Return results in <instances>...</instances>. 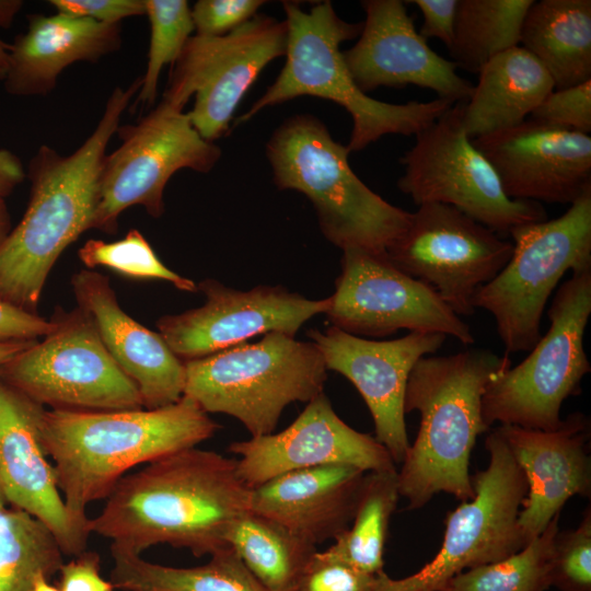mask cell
I'll return each mask as SVG.
<instances>
[{"label":"cell","mask_w":591,"mask_h":591,"mask_svg":"<svg viewBox=\"0 0 591 591\" xmlns=\"http://www.w3.org/2000/svg\"><path fill=\"white\" fill-rule=\"evenodd\" d=\"M26 19V31L10 45L9 69L2 81L10 95L45 96L69 66L97 62L118 51L123 44L121 23H100L60 13H36Z\"/></svg>","instance_id":"26"},{"label":"cell","mask_w":591,"mask_h":591,"mask_svg":"<svg viewBox=\"0 0 591 591\" xmlns=\"http://www.w3.org/2000/svg\"><path fill=\"white\" fill-rule=\"evenodd\" d=\"M46 408L0 378V489L7 503L43 522L62 553L86 551L90 526L69 513L42 438Z\"/></svg>","instance_id":"20"},{"label":"cell","mask_w":591,"mask_h":591,"mask_svg":"<svg viewBox=\"0 0 591 591\" xmlns=\"http://www.w3.org/2000/svg\"><path fill=\"white\" fill-rule=\"evenodd\" d=\"M120 146L105 154L92 229L115 234L123 211L141 206L149 216L165 211L164 189L182 169L210 172L221 149L205 140L187 113L161 101L136 124L119 125Z\"/></svg>","instance_id":"13"},{"label":"cell","mask_w":591,"mask_h":591,"mask_svg":"<svg viewBox=\"0 0 591 591\" xmlns=\"http://www.w3.org/2000/svg\"><path fill=\"white\" fill-rule=\"evenodd\" d=\"M286 21L256 14L223 36L193 35L171 66L162 101L183 111L195 95L192 125L213 142L229 129L234 111L263 69L286 55Z\"/></svg>","instance_id":"14"},{"label":"cell","mask_w":591,"mask_h":591,"mask_svg":"<svg viewBox=\"0 0 591 591\" xmlns=\"http://www.w3.org/2000/svg\"><path fill=\"white\" fill-rule=\"evenodd\" d=\"M534 0H457L451 61L478 73L497 55L519 46L521 28Z\"/></svg>","instance_id":"32"},{"label":"cell","mask_w":591,"mask_h":591,"mask_svg":"<svg viewBox=\"0 0 591 591\" xmlns=\"http://www.w3.org/2000/svg\"><path fill=\"white\" fill-rule=\"evenodd\" d=\"M109 581L121 591H268L231 547L196 567L150 563L140 555L111 551Z\"/></svg>","instance_id":"29"},{"label":"cell","mask_w":591,"mask_h":591,"mask_svg":"<svg viewBox=\"0 0 591 591\" xmlns=\"http://www.w3.org/2000/svg\"><path fill=\"white\" fill-rule=\"evenodd\" d=\"M340 267L325 313L332 326L356 336L384 337L408 329L475 343L471 327L429 286L398 269L386 253L348 248Z\"/></svg>","instance_id":"16"},{"label":"cell","mask_w":591,"mask_h":591,"mask_svg":"<svg viewBox=\"0 0 591 591\" xmlns=\"http://www.w3.org/2000/svg\"><path fill=\"white\" fill-rule=\"evenodd\" d=\"M78 308L93 321L116 364L137 386L143 408L172 405L183 397L185 364L159 333L144 327L118 303L109 279L93 269L71 277Z\"/></svg>","instance_id":"24"},{"label":"cell","mask_w":591,"mask_h":591,"mask_svg":"<svg viewBox=\"0 0 591 591\" xmlns=\"http://www.w3.org/2000/svg\"><path fill=\"white\" fill-rule=\"evenodd\" d=\"M192 399L155 408L46 409L42 438L70 515L90 526L86 508L135 466L194 448L219 429Z\"/></svg>","instance_id":"3"},{"label":"cell","mask_w":591,"mask_h":591,"mask_svg":"<svg viewBox=\"0 0 591 591\" xmlns=\"http://www.w3.org/2000/svg\"><path fill=\"white\" fill-rule=\"evenodd\" d=\"M551 587L558 591H591V508L578 528L558 531L554 541Z\"/></svg>","instance_id":"37"},{"label":"cell","mask_w":591,"mask_h":591,"mask_svg":"<svg viewBox=\"0 0 591 591\" xmlns=\"http://www.w3.org/2000/svg\"><path fill=\"white\" fill-rule=\"evenodd\" d=\"M54 324L38 314L25 312L0 300V343L38 340Z\"/></svg>","instance_id":"43"},{"label":"cell","mask_w":591,"mask_h":591,"mask_svg":"<svg viewBox=\"0 0 591 591\" xmlns=\"http://www.w3.org/2000/svg\"><path fill=\"white\" fill-rule=\"evenodd\" d=\"M241 479L254 488L278 475L323 465H351L363 472L395 470L390 452L374 437L355 430L321 393L285 430L231 443Z\"/></svg>","instance_id":"19"},{"label":"cell","mask_w":591,"mask_h":591,"mask_svg":"<svg viewBox=\"0 0 591 591\" xmlns=\"http://www.w3.org/2000/svg\"><path fill=\"white\" fill-rule=\"evenodd\" d=\"M7 505L5 498L0 489V510L4 509Z\"/></svg>","instance_id":"51"},{"label":"cell","mask_w":591,"mask_h":591,"mask_svg":"<svg viewBox=\"0 0 591 591\" xmlns=\"http://www.w3.org/2000/svg\"><path fill=\"white\" fill-rule=\"evenodd\" d=\"M204 305L157 322L159 334L183 361L243 344L260 334L294 336L312 316L326 313L331 299L310 300L281 286H257L247 291L207 278L197 285Z\"/></svg>","instance_id":"17"},{"label":"cell","mask_w":591,"mask_h":591,"mask_svg":"<svg viewBox=\"0 0 591 591\" xmlns=\"http://www.w3.org/2000/svg\"><path fill=\"white\" fill-rule=\"evenodd\" d=\"M357 43L343 51L346 66L366 94L380 86L417 85L453 103L466 102L474 85L456 66L430 48L401 0H364Z\"/></svg>","instance_id":"22"},{"label":"cell","mask_w":591,"mask_h":591,"mask_svg":"<svg viewBox=\"0 0 591 591\" xmlns=\"http://www.w3.org/2000/svg\"><path fill=\"white\" fill-rule=\"evenodd\" d=\"M36 341L37 340H20L0 343V367Z\"/></svg>","instance_id":"47"},{"label":"cell","mask_w":591,"mask_h":591,"mask_svg":"<svg viewBox=\"0 0 591 591\" xmlns=\"http://www.w3.org/2000/svg\"><path fill=\"white\" fill-rule=\"evenodd\" d=\"M520 44L545 68L556 90L591 80V1H533Z\"/></svg>","instance_id":"28"},{"label":"cell","mask_w":591,"mask_h":591,"mask_svg":"<svg viewBox=\"0 0 591 591\" xmlns=\"http://www.w3.org/2000/svg\"><path fill=\"white\" fill-rule=\"evenodd\" d=\"M454 104L419 131L399 160L398 189L417 205L443 204L494 232L547 220L540 202L509 198L489 161L467 136L463 104Z\"/></svg>","instance_id":"10"},{"label":"cell","mask_w":591,"mask_h":591,"mask_svg":"<svg viewBox=\"0 0 591 591\" xmlns=\"http://www.w3.org/2000/svg\"><path fill=\"white\" fill-rule=\"evenodd\" d=\"M60 591H114L111 581L101 575V558L97 553L83 552L59 570Z\"/></svg>","instance_id":"42"},{"label":"cell","mask_w":591,"mask_h":591,"mask_svg":"<svg viewBox=\"0 0 591 591\" xmlns=\"http://www.w3.org/2000/svg\"><path fill=\"white\" fill-rule=\"evenodd\" d=\"M515 200L569 204L591 189V137L531 118L472 139Z\"/></svg>","instance_id":"21"},{"label":"cell","mask_w":591,"mask_h":591,"mask_svg":"<svg viewBox=\"0 0 591 591\" xmlns=\"http://www.w3.org/2000/svg\"><path fill=\"white\" fill-rule=\"evenodd\" d=\"M398 498L396 468L367 472L349 528L322 553L366 573L384 571L389 524Z\"/></svg>","instance_id":"31"},{"label":"cell","mask_w":591,"mask_h":591,"mask_svg":"<svg viewBox=\"0 0 591 591\" xmlns=\"http://www.w3.org/2000/svg\"><path fill=\"white\" fill-rule=\"evenodd\" d=\"M485 448L489 464L472 476L474 498L448 514L438 554L402 579L382 571L372 591H441L464 569L502 560L524 547L518 515L528 494L525 476L496 429L487 436Z\"/></svg>","instance_id":"12"},{"label":"cell","mask_w":591,"mask_h":591,"mask_svg":"<svg viewBox=\"0 0 591 591\" xmlns=\"http://www.w3.org/2000/svg\"><path fill=\"white\" fill-rule=\"evenodd\" d=\"M183 396L205 413L240 420L252 437L273 433L283 409L323 393L327 369L313 341L280 332L184 361Z\"/></svg>","instance_id":"7"},{"label":"cell","mask_w":591,"mask_h":591,"mask_svg":"<svg viewBox=\"0 0 591 591\" xmlns=\"http://www.w3.org/2000/svg\"><path fill=\"white\" fill-rule=\"evenodd\" d=\"M477 74L463 104V126L471 139L523 123L555 90L545 68L521 46L497 55Z\"/></svg>","instance_id":"27"},{"label":"cell","mask_w":591,"mask_h":591,"mask_svg":"<svg viewBox=\"0 0 591 591\" xmlns=\"http://www.w3.org/2000/svg\"><path fill=\"white\" fill-rule=\"evenodd\" d=\"M12 229L11 218L4 198H0V245Z\"/></svg>","instance_id":"48"},{"label":"cell","mask_w":591,"mask_h":591,"mask_svg":"<svg viewBox=\"0 0 591 591\" xmlns=\"http://www.w3.org/2000/svg\"><path fill=\"white\" fill-rule=\"evenodd\" d=\"M529 118L546 126L589 135L591 131V80L554 90Z\"/></svg>","instance_id":"38"},{"label":"cell","mask_w":591,"mask_h":591,"mask_svg":"<svg viewBox=\"0 0 591 591\" xmlns=\"http://www.w3.org/2000/svg\"><path fill=\"white\" fill-rule=\"evenodd\" d=\"M512 252V242L454 207L424 204L412 212L409 225L385 253L460 316L475 312V292L501 271Z\"/></svg>","instance_id":"15"},{"label":"cell","mask_w":591,"mask_h":591,"mask_svg":"<svg viewBox=\"0 0 591 591\" xmlns=\"http://www.w3.org/2000/svg\"><path fill=\"white\" fill-rule=\"evenodd\" d=\"M227 542L268 591H288L316 552L286 526L250 510L232 524Z\"/></svg>","instance_id":"30"},{"label":"cell","mask_w":591,"mask_h":591,"mask_svg":"<svg viewBox=\"0 0 591 591\" xmlns=\"http://www.w3.org/2000/svg\"><path fill=\"white\" fill-rule=\"evenodd\" d=\"M251 489L236 460L188 448L124 476L90 518V531L109 540L111 551L141 556L167 544L211 556L230 547L228 533L250 510Z\"/></svg>","instance_id":"1"},{"label":"cell","mask_w":591,"mask_h":591,"mask_svg":"<svg viewBox=\"0 0 591 591\" xmlns=\"http://www.w3.org/2000/svg\"><path fill=\"white\" fill-rule=\"evenodd\" d=\"M405 3L416 5L422 14L424 23L419 34L425 38H438L447 48L451 46L457 0H412Z\"/></svg>","instance_id":"44"},{"label":"cell","mask_w":591,"mask_h":591,"mask_svg":"<svg viewBox=\"0 0 591 591\" xmlns=\"http://www.w3.org/2000/svg\"><path fill=\"white\" fill-rule=\"evenodd\" d=\"M51 531L20 509L0 510V591H30L37 578L48 579L63 564Z\"/></svg>","instance_id":"33"},{"label":"cell","mask_w":591,"mask_h":591,"mask_svg":"<svg viewBox=\"0 0 591 591\" xmlns=\"http://www.w3.org/2000/svg\"><path fill=\"white\" fill-rule=\"evenodd\" d=\"M150 22L147 68L135 103L151 106L158 94L159 79L166 65H173L195 31L192 9L186 0H144Z\"/></svg>","instance_id":"35"},{"label":"cell","mask_w":591,"mask_h":591,"mask_svg":"<svg viewBox=\"0 0 591 591\" xmlns=\"http://www.w3.org/2000/svg\"><path fill=\"white\" fill-rule=\"evenodd\" d=\"M560 513L521 551L453 577L441 591H546Z\"/></svg>","instance_id":"34"},{"label":"cell","mask_w":591,"mask_h":591,"mask_svg":"<svg viewBox=\"0 0 591 591\" xmlns=\"http://www.w3.org/2000/svg\"><path fill=\"white\" fill-rule=\"evenodd\" d=\"M141 86H116L97 125L72 153L42 144L31 158L30 198L21 221L0 245V300L32 314L61 253L92 229L99 177L109 140Z\"/></svg>","instance_id":"2"},{"label":"cell","mask_w":591,"mask_h":591,"mask_svg":"<svg viewBox=\"0 0 591 591\" xmlns=\"http://www.w3.org/2000/svg\"><path fill=\"white\" fill-rule=\"evenodd\" d=\"M367 472L333 464L288 472L251 489L250 511L316 546L345 532Z\"/></svg>","instance_id":"25"},{"label":"cell","mask_w":591,"mask_h":591,"mask_svg":"<svg viewBox=\"0 0 591 591\" xmlns=\"http://www.w3.org/2000/svg\"><path fill=\"white\" fill-rule=\"evenodd\" d=\"M10 45L0 39V81H3L9 69Z\"/></svg>","instance_id":"49"},{"label":"cell","mask_w":591,"mask_h":591,"mask_svg":"<svg viewBox=\"0 0 591 591\" xmlns=\"http://www.w3.org/2000/svg\"><path fill=\"white\" fill-rule=\"evenodd\" d=\"M23 5L21 0H0V27H11Z\"/></svg>","instance_id":"46"},{"label":"cell","mask_w":591,"mask_h":591,"mask_svg":"<svg viewBox=\"0 0 591 591\" xmlns=\"http://www.w3.org/2000/svg\"><path fill=\"white\" fill-rule=\"evenodd\" d=\"M496 430L521 467L528 494L518 515V529L525 546L537 537L575 495L590 497V419L575 412L549 431L514 425Z\"/></svg>","instance_id":"23"},{"label":"cell","mask_w":591,"mask_h":591,"mask_svg":"<svg viewBox=\"0 0 591 591\" xmlns=\"http://www.w3.org/2000/svg\"><path fill=\"white\" fill-rule=\"evenodd\" d=\"M51 331L0 367V378L50 409L142 408L135 383L106 350L80 308L58 310Z\"/></svg>","instance_id":"11"},{"label":"cell","mask_w":591,"mask_h":591,"mask_svg":"<svg viewBox=\"0 0 591 591\" xmlns=\"http://www.w3.org/2000/svg\"><path fill=\"white\" fill-rule=\"evenodd\" d=\"M49 4L56 13L100 23H121L126 18L146 15L144 0H50Z\"/></svg>","instance_id":"41"},{"label":"cell","mask_w":591,"mask_h":591,"mask_svg":"<svg viewBox=\"0 0 591 591\" xmlns=\"http://www.w3.org/2000/svg\"><path fill=\"white\" fill-rule=\"evenodd\" d=\"M30 591H60L59 588L49 583V579L42 576L36 579Z\"/></svg>","instance_id":"50"},{"label":"cell","mask_w":591,"mask_h":591,"mask_svg":"<svg viewBox=\"0 0 591 591\" xmlns=\"http://www.w3.org/2000/svg\"><path fill=\"white\" fill-rule=\"evenodd\" d=\"M25 178L26 170L18 155L0 149V198L5 199Z\"/></svg>","instance_id":"45"},{"label":"cell","mask_w":591,"mask_h":591,"mask_svg":"<svg viewBox=\"0 0 591 591\" xmlns=\"http://www.w3.org/2000/svg\"><path fill=\"white\" fill-rule=\"evenodd\" d=\"M378 575L356 570L316 551L288 591H372Z\"/></svg>","instance_id":"39"},{"label":"cell","mask_w":591,"mask_h":591,"mask_svg":"<svg viewBox=\"0 0 591 591\" xmlns=\"http://www.w3.org/2000/svg\"><path fill=\"white\" fill-rule=\"evenodd\" d=\"M513 252L478 288L472 304L489 312L507 354L530 351L542 336L545 305L568 271L591 269V189L560 217L513 228Z\"/></svg>","instance_id":"9"},{"label":"cell","mask_w":591,"mask_h":591,"mask_svg":"<svg viewBox=\"0 0 591 591\" xmlns=\"http://www.w3.org/2000/svg\"><path fill=\"white\" fill-rule=\"evenodd\" d=\"M511 364L489 349L467 348L420 358L412 369L404 412H418L420 426L398 474L407 509L422 508L439 493L468 501L475 491L470 457L476 439L489 430L482 415L487 384Z\"/></svg>","instance_id":"4"},{"label":"cell","mask_w":591,"mask_h":591,"mask_svg":"<svg viewBox=\"0 0 591 591\" xmlns=\"http://www.w3.org/2000/svg\"><path fill=\"white\" fill-rule=\"evenodd\" d=\"M86 269L107 267L134 279L165 280L179 290L195 292L197 285L166 267L138 229H131L117 241L90 239L78 251Z\"/></svg>","instance_id":"36"},{"label":"cell","mask_w":591,"mask_h":591,"mask_svg":"<svg viewBox=\"0 0 591 591\" xmlns=\"http://www.w3.org/2000/svg\"><path fill=\"white\" fill-rule=\"evenodd\" d=\"M262 0H199L192 8L196 35L223 36L257 14Z\"/></svg>","instance_id":"40"},{"label":"cell","mask_w":591,"mask_h":591,"mask_svg":"<svg viewBox=\"0 0 591 591\" xmlns=\"http://www.w3.org/2000/svg\"><path fill=\"white\" fill-rule=\"evenodd\" d=\"M320 349L326 369L347 378L367 404L374 424L375 439L393 461L402 463L410 445L405 424L404 398L415 363L434 355L447 336L409 332L390 340L366 339L331 326L309 332Z\"/></svg>","instance_id":"18"},{"label":"cell","mask_w":591,"mask_h":591,"mask_svg":"<svg viewBox=\"0 0 591 591\" xmlns=\"http://www.w3.org/2000/svg\"><path fill=\"white\" fill-rule=\"evenodd\" d=\"M282 7L288 28L285 66L234 126L268 106L299 96H316L340 105L351 116L352 130L346 146L351 153L386 135L416 136L456 104L440 97L404 104L370 97L354 81L340 50L344 42L360 35L363 23L340 19L329 1L318 2L309 11L291 1H285Z\"/></svg>","instance_id":"5"},{"label":"cell","mask_w":591,"mask_h":591,"mask_svg":"<svg viewBox=\"0 0 591 591\" xmlns=\"http://www.w3.org/2000/svg\"><path fill=\"white\" fill-rule=\"evenodd\" d=\"M549 327L517 366L495 376L482 401L485 425L554 430L563 403L581 391L591 364L583 346L591 315V269L571 273L547 312Z\"/></svg>","instance_id":"8"},{"label":"cell","mask_w":591,"mask_h":591,"mask_svg":"<svg viewBox=\"0 0 591 591\" xmlns=\"http://www.w3.org/2000/svg\"><path fill=\"white\" fill-rule=\"evenodd\" d=\"M349 153L309 114L287 118L266 146L276 186L309 198L332 244L385 253L409 225L412 212L370 189L350 167Z\"/></svg>","instance_id":"6"}]
</instances>
